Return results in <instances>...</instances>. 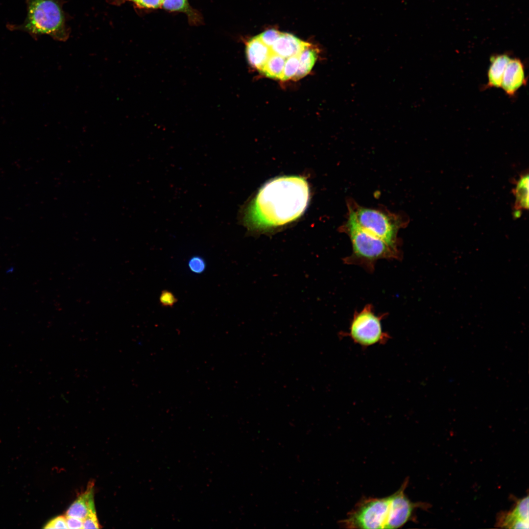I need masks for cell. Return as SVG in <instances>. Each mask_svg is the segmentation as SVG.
Returning a JSON list of instances; mask_svg holds the SVG:
<instances>
[{
    "mask_svg": "<svg viewBox=\"0 0 529 529\" xmlns=\"http://www.w3.org/2000/svg\"><path fill=\"white\" fill-rule=\"evenodd\" d=\"M272 52L258 36L250 39L246 44V54L248 63L260 71L264 67Z\"/></svg>",
    "mask_w": 529,
    "mask_h": 529,
    "instance_id": "cell-10",
    "label": "cell"
},
{
    "mask_svg": "<svg viewBox=\"0 0 529 529\" xmlns=\"http://www.w3.org/2000/svg\"><path fill=\"white\" fill-rule=\"evenodd\" d=\"M27 15L20 25L8 24L10 30L26 32L32 37L43 34L63 41L67 37L65 19L58 0H26Z\"/></svg>",
    "mask_w": 529,
    "mask_h": 529,
    "instance_id": "cell-3",
    "label": "cell"
},
{
    "mask_svg": "<svg viewBox=\"0 0 529 529\" xmlns=\"http://www.w3.org/2000/svg\"><path fill=\"white\" fill-rule=\"evenodd\" d=\"M83 521V529H99L101 528L99 524L96 511L90 512Z\"/></svg>",
    "mask_w": 529,
    "mask_h": 529,
    "instance_id": "cell-22",
    "label": "cell"
},
{
    "mask_svg": "<svg viewBox=\"0 0 529 529\" xmlns=\"http://www.w3.org/2000/svg\"><path fill=\"white\" fill-rule=\"evenodd\" d=\"M318 52L317 49L310 46L300 53L298 69L293 79L301 78L310 72L317 59Z\"/></svg>",
    "mask_w": 529,
    "mask_h": 529,
    "instance_id": "cell-14",
    "label": "cell"
},
{
    "mask_svg": "<svg viewBox=\"0 0 529 529\" xmlns=\"http://www.w3.org/2000/svg\"><path fill=\"white\" fill-rule=\"evenodd\" d=\"M93 488V482H90L86 490L80 494L68 508L66 516L83 520L90 512L96 511Z\"/></svg>",
    "mask_w": 529,
    "mask_h": 529,
    "instance_id": "cell-9",
    "label": "cell"
},
{
    "mask_svg": "<svg viewBox=\"0 0 529 529\" xmlns=\"http://www.w3.org/2000/svg\"><path fill=\"white\" fill-rule=\"evenodd\" d=\"M66 517L68 529H83V521L82 519L73 517Z\"/></svg>",
    "mask_w": 529,
    "mask_h": 529,
    "instance_id": "cell-24",
    "label": "cell"
},
{
    "mask_svg": "<svg viewBox=\"0 0 529 529\" xmlns=\"http://www.w3.org/2000/svg\"><path fill=\"white\" fill-rule=\"evenodd\" d=\"M526 83L523 63L519 59H510L505 69L501 87L506 95L512 96Z\"/></svg>",
    "mask_w": 529,
    "mask_h": 529,
    "instance_id": "cell-7",
    "label": "cell"
},
{
    "mask_svg": "<svg viewBox=\"0 0 529 529\" xmlns=\"http://www.w3.org/2000/svg\"><path fill=\"white\" fill-rule=\"evenodd\" d=\"M516 197L514 208L516 210L528 209L529 208V175L528 173L520 176L516 187L513 190Z\"/></svg>",
    "mask_w": 529,
    "mask_h": 529,
    "instance_id": "cell-15",
    "label": "cell"
},
{
    "mask_svg": "<svg viewBox=\"0 0 529 529\" xmlns=\"http://www.w3.org/2000/svg\"><path fill=\"white\" fill-rule=\"evenodd\" d=\"M349 217L362 229L396 245L399 225L392 216L377 210L358 207L350 211Z\"/></svg>",
    "mask_w": 529,
    "mask_h": 529,
    "instance_id": "cell-5",
    "label": "cell"
},
{
    "mask_svg": "<svg viewBox=\"0 0 529 529\" xmlns=\"http://www.w3.org/2000/svg\"><path fill=\"white\" fill-rule=\"evenodd\" d=\"M161 7L168 11L185 13L192 24H199L201 21L199 12L190 5L188 0H163Z\"/></svg>",
    "mask_w": 529,
    "mask_h": 529,
    "instance_id": "cell-13",
    "label": "cell"
},
{
    "mask_svg": "<svg viewBox=\"0 0 529 529\" xmlns=\"http://www.w3.org/2000/svg\"><path fill=\"white\" fill-rule=\"evenodd\" d=\"M310 198L304 178L282 176L265 184L244 211L243 224L248 229L264 231L291 222L305 212Z\"/></svg>",
    "mask_w": 529,
    "mask_h": 529,
    "instance_id": "cell-1",
    "label": "cell"
},
{
    "mask_svg": "<svg viewBox=\"0 0 529 529\" xmlns=\"http://www.w3.org/2000/svg\"><path fill=\"white\" fill-rule=\"evenodd\" d=\"M281 32L274 29H270L258 36L259 39L266 46L271 48L280 37Z\"/></svg>",
    "mask_w": 529,
    "mask_h": 529,
    "instance_id": "cell-19",
    "label": "cell"
},
{
    "mask_svg": "<svg viewBox=\"0 0 529 529\" xmlns=\"http://www.w3.org/2000/svg\"><path fill=\"white\" fill-rule=\"evenodd\" d=\"M161 0L162 1H162H163V0Z\"/></svg>",
    "mask_w": 529,
    "mask_h": 529,
    "instance_id": "cell-25",
    "label": "cell"
},
{
    "mask_svg": "<svg viewBox=\"0 0 529 529\" xmlns=\"http://www.w3.org/2000/svg\"><path fill=\"white\" fill-rule=\"evenodd\" d=\"M159 300L161 305L164 307L172 308L178 301L175 295L171 291L167 289L162 291Z\"/></svg>",
    "mask_w": 529,
    "mask_h": 529,
    "instance_id": "cell-20",
    "label": "cell"
},
{
    "mask_svg": "<svg viewBox=\"0 0 529 529\" xmlns=\"http://www.w3.org/2000/svg\"><path fill=\"white\" fill-rule=\"evenodd\" d=\"M502 527L514 529L529 528V498L527 496L518 502L514 508L506 514L501 521Z\"/></svg>",
    "mask_w": 529,
    "mask_h": 529,
    "instance_id": "cell-11",
    "label": "cell"
},
{
    "mask_svg": "<svg viewBox=\"0 0 529 529\" xmlns=\"http://www.w3.org/2000/svg\"><path fill=\"white\" fill-rule=\"evenodd\" d=\"M299 66L298 56H292L286 58L281 80H287L295 75Z\"/></svg>",
    "mask_w": 529,
    "mask_h": 529,
    "instance_id": "cell-17",
    "label": "cell"
},
{
    "mask_svg": "<svg viewBox=\"0 0 529 529\" xmlns=\"http://www.w3.org/2000/svg\"><path fill=\"white\" fill-rule=\"evenodd\" d=\"M348 336L356 343L363 347L376 344H385L389 339L381 325V317L377 316L370 305L356 313L351 322Z\"/></svg>",
    "mask_w": 529,
    "mask_h": 529,
    "instance_id": "cell-6",
    "label": "cell"
},
{
    "mask_svg": "<svg viewBox=\"0 0 529 529\" xmlns=\"http://www.w3.org/2000/svg\"><path fill=\"white\" fill-rule=\"evenodd\" d=\"M44 528L68 529L66 516L60 515L52 518L45 525Z\"/></svg>",
    "mask_w": 529,
    "mask_h": 529,
    "instance_id": "cell-21",
    "label": "cell"
},
{
    "mask_svg": "<svg viewBox=\"0 0 529 529\" xmlns=\"http://www.w3.org/2000/svg\"><path fill=\"white\" fill-rule=\"evenodd\" d=\"M286 59L272 52L260 72L268 77L281 79Z\"/></svg>",
    "mask_w": 529,
    "mask_h": 529,
    "instance_id": "cell-16",
    "label": "cell"
},
{
    "mask_svg": "<svg viewBox=\"0 0 529 529\" xmlns=\"http://www.w3.org/2000/svg\"><path fill=\"white\" fill-rule=\"evenodd\" d=\"M311 45L288 33H281L280 37L271 47L273 53L285 58L298 56Z\"/></svg>",
    "mask_w": 529,
    "mask_h": 529,
    "instance_id": "cell-8",
    "label": "cell"
},
{
    "mask_svg": "<svg viewBox=\"0 0 529 529\" xmlns=\"http://www.w3.org/2000/svg\"><path fill=\"white\" fill-rule=\"evenodd\" d=\"M188 265L189 270L193 273L196 274L203 273L207 266L205 260L199 255L191 257L188 262Z\"/></svg>",
    "mask_w": 529,
    "mask_h": 529,
    "instance_id": "cell-18",
    "label": "cell"
},
{
    "mask_svg": "<svg viewBox=\"0 0 529 529\" xmlns=\"http://www.w3.org/2000/svg\"><path fill=\"white\" fill-rule=\"evenodd\" d=\"M507 54H500L490 57V65L488 71V82L485 88H500L506 65L510 60Z\"/></svg>",
    "mask_w": 529,
    "mask_h": 529,
    "instance_id": "cell-12",
    "label": "cell"
},
{
    "mask_svg": "<svg viewBox=\"0 0 529 529\" xmlns=\"http://www.w3.org/2000/svg\"><path fill=\"white\" fill-rule=\"evenodd\" d=\"M346 227L352 244V257L355 260L373 263L381 259L395 258L398 255L396 245L362 229L350 217Z\"/></svg>",
    "mask_w": 529,
    "mask_h": 529,
    "instance_id": "cell-4",
    "label": "cell"
},
{
    "mask_svg": "<svg viewBox=\"0 0 529 529\" xmlns=\"http://www.w3.org/2000/svg\"><path fill=\"white\" fill-rule=\"evenodd\" d=\"M408 481L392 495L382 498H369L359 502L340 522L349 529H396L412 517L417 506L405 494Z\"/></svg>",
    "mask_w": 529,
    "mask_h": 529,
    "instance_id": "cell-2",
    "label": "cell"
},
{
    "mask_svg": "<svg viewBox=\"0 0 529 529\" xmlns=\"http://www.w3.org/2000/svg\"><path fill=\"white\" fill-rule=\"evenodd\" d=\"M130 1L139 7L147 9H157L161 7V0H120Z\"/></svg>",
    "mask_w": 529,
    "mask_h": 529,
    "instance_id": "cell-23",
    "label": "cell"
}]
</instances>
